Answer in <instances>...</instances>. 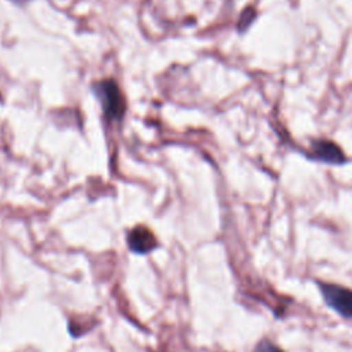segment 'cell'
Wrapping results in <instances>:
<instances>
[{
    "label": "cell",
    "instance_id": "7",
    "mask_svg": "<svg viewBox=\"0 0 352 352\" xmlns=\"http://www.w3.org/2000/svg\"><path fill=\"white\" fill-rule=\"evenodd\" d=\"M12 3H15V4H23L25 3V0H11Z\"/></svg>",
    "mask_w": 352,
    "mask_h": 352
},
{
    "label": "cell",
    "instance_id": "3",
    "mask_svg": "<svg viewBox=\"0 0 352 352\" xmlns=\"http://www.w3.org/2000/svg\"><path fill=\"white\" fill-rule=\"evenodd\" d=\"M126 243L131 252L136 254H147L158 248V242L153 231L144 226L133 227L126 236Z\"/></svg>",
    "mask_w": 352,
    "mask_h": 352
},
{
    "label": "cell",
    "instance_id": "4",
    "mask_svg": "<svg viewBox=\"0 0 352 352\" xmlns=\"http://www.w3.org/2000/svg\"><path fill=\"white\" fill-rule=\"evenodd\" d=\"M311 157L327 164H342L346 160L342 150L334 142L324 139L312 142Z\"/></svg>",
    "mask_w": 352,
    "mask_h": 352
},
{
    "label": "cell",
    "instance_id": "6",
    "mask_svg": "<svg viewBox=\"0 0 352 352\" xmlns=\"http://www.w3.org/2000/svg\"><path fill=\"white\" fill-rule=\"evenodd\" d=\"M256 352H282L276 345L268 340H261L256 346Z\"/></svg>",
    "mask_w": 352,
    "mask_h": 352
},
{
    "label": "cell",
    "instance_id": "2",
    "mask_svg": "<svg viewBox=\"0 0 352 352\" xmlns=\"http://www.w3.org/2000/svg\"><path fill=\"white\" fill-rule=\"evenodd\" d=\"M324 302L337 314L346 319H352V290L333 285L318 282Z\"/></svg>",
    "mask_w": 352,
    "mask_h": 352
},
{
    "label": "cell",
    "instance_id": "8",
    "mask_svg": "<svg viewBox=\"0 0 352 352\" xmlns=\"http://www.w3.org/2000/svg\"><path fill=\"white\" fill-rule=\"evenodd\" d=\"M3 103V98H1V94H0V104Z\"/></svg>",
    "mask_w": 352,
    "mask_h": 352
},
{
    "label": "cell",
    "instance_id": "5",
    "mask_svg": "<svg viewBox=\"0 0 352 352\" xmlns=\"http://www.w3.org/2000/svg\"><path fill=\"white\" fill-rule=\"evenodd\" d=\"M256 15H257V12H256L254 7H252V6L246 7V8L242 11L241 16H239V21H238V25H236L238 30H239V32H245V30L253 23V21L256 19Z\"/></svg>",
    "mask_w": 352,
    "mask_h": 352
},
{
    "label": "cell",
    "instance_id": "1",
    "mask_svg": "<svg viewBox=\"0 0 352 352\" xmlns=\"http://www.w3.org/2000/svg\"><path fill=\"white\" fill-rule=\"evenodd\" d=\"M92 91L99 100L103 114L109 121H118L125 114V99L118 84L111 80H100L92 85Z\"/></svg>",
    "mask_w": 352,
    "mask_h": 352
}]
</instances>
